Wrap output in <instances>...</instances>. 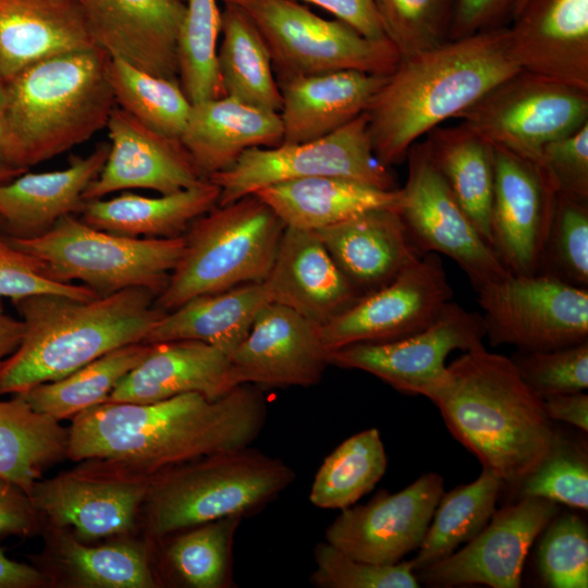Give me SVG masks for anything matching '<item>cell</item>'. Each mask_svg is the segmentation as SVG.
I'll return each mask as SVG.
<instances>
[{"mask_svg": "<svg viewBox=\"0 0 588 588\" xmlns=\"http://www.w3.org/2000/svg\"><path fill=\"white\" fill-rule=\"evenodd\" d=\"M518 499L537 497L588 510V457L584 446L556 432L543 461L515 489Z\"/></svg>", "mask_w": 588, "mask_h": 588, "instance_id": "46", "label": "cell"}, {"mask_svg": "<svg viewBox=\"0 0 588 588\" xmlns=\"http://www.w3.org/2000/svg\"><path fill=\"white\" fill-rule=\"evenodd\" d=\"M493 151L491 247L512 274H535L540 266L556 191L538 163L500 147L493 146Z\"/></svg>", "mask_w": 588, "mask_h": 588, "instance_id": "19", "label": "cell"}, {"mask_svg": "<svg viewBox=\"0 0 588 588\" xmlns=\"http://www.w3.org/2000/svg\"><path fill=\"white\" fill-rule=\"evenodd\" d=\"M287 228L317 231L377 208H399L401 188L381 189L339 176L281 182L257 191Z\"/></svg>", "mask_w": 588, "mask_h": 588, "instance_id": "32", "label": "cell"}, {"mask_svg": "<svg viewBox=\"0 0 588 588\" xmlns=\"http://www.w3.org/2000/svg\"><path fill=\"white\" fill-rule=\"evenodd\" d=\"M261 283L269 303L287 307L319 327L363 296L315 231L287 226Z\"/></svg>", "mask_w": 588, "mask_h": 588, "instance_id": "24", "label": "cell"}, {"mask_svg": "<svg viewBox=\"0 0 588 588\" xmlns=\"http://www.w3.org/2000/svg\"><path fill=\"white\" fill-rule=\"evenodd\" d=\"M486 338L481 314L452 301L427 328L393 341L347 345L328 354V364L366 371L396 391L431 399L448 376L445 359Z\"/></svg>", "mask_w": 588, "mask_h": 588, "instance_id": "13", "label": "cell"}, {"mask_svg": "<svg viewBox=\"0 0 588 588\" xmlns=\"http://www.w3.org/2000/svg\"><path fill=\"white\" fill-rule=\"evenodd\" d=\"M268 303L261 282L199 295L168 311L144 343L194 340L229 356L246 338Z\"/></svg>", "mask_w": 588, "mask_h": 588, "instance_id": "33", "label": "cell"}, {"mask_svg": "<svg viewBox=\"0 0 588 588\" xmlns=\"http://www.w3.org/2000/svg\"><path fill=\"white\" fill-rule=\"evenodd\" d=\"M224 3H235L240 0H222Z\"/></svg>", "mask_w": 588, "mask_h": 588, "instance_id": "62", "label": "cell"}, {"mask_svg": "<svg viewBox=\"0 0 588 588\" xmlns=\"http://www.w3.org/2000/svg\"><path fill=\"white\" fill-rule=\"evenodd\" d=\"M311 3L333 14L360 35L370 39L387 38L376 0H295Z\"/></svg>", "mask_w": 588, "mask_h": 588, "instance_id": "54", "label": "cell"}, {"mask_svg": "<svg viewBox=\"0 0 588 588\" xmlns=\"http://www.w3.org/2000/svg\"><path fill=\"white\" fill-rule=\"evenodd\" d=\"M453 297L439 254L426 253L392 282L362 296L320 327L328 353L358 343H379L431 324Z\"/></svg>", "mask_w": 588, "mask_h": 588, "instance_id": "16", "label": "cell"}, {"mask_svg": "<svg viewBox=\"0 0 588 588\" xmlns=\"http://www.w3.org/2000/svg\"><path fill=\"white\" fill-rule=\"evenodd\" d=\"M149 350L150 343L144 342L121 346L59 380L40 383L19 395L37 413L59 421L73 418L106 402L119 381Z\"/></svg>", "mask_w": 588, "mask_h": 588, "instance_id": "37", "label": "cell"}, {"mask_svg": "<svg viewBox=\"0 0 588 588\" xmlns=\"http://www.w3.org/2000/svg\"><path fill=\"white\" fill-rule=\"evenodd\" d=\"M502 487L494 474L482 468L473 482L443 493L418 552L411 560L414 572L449 556L477 536L495 512Z\"/></svg>", "mask_w": 588, "mask_h": 588, "instance_id": "38", "label": "cell"}, {"mask_svg": "<svg viewBox=\"0 0 588 588\" xmlns=\"http://www.w3.org/2000/svg\"><path fill=\"white\" fill-rule=\"evenodd\" d=\"M242 519L230 516L182 530L167 550L176 577L192 588L232 586L233 542Z\"/></svg>", "mask_w": 588, "mask_h": 588, "instance_id": "42", "label": "cell"}, {"mask_svg": "<svg viewBox=\"0 0 588 588\" xmlns=\"http://www.w3.org/2000/svg\"><path fill=\"white\" fill-rule=\"evenodd\" d=\"M559 512V504L551 500L520 498L514 504L495 510L488 524L465 547L417 571V579L432 587L480 584L518 588L529 549Z\"/></svg>", "mask_w": 588, "mask_h": 588, "instance_id": "17", "label": "cell"}, {"mask_svg": "<svg viewBox=\"0 0 588 588\" xmlns=\"http://www.w3.org/2000/svg\"><path fill=\"white\" fill-rule=\"evenodd\" d=\"M387 454L377 428L340 443L318 468L309 501L319 509L343 510L370 492L387 469Z\"/></svg>", "mask_w": 588, "mask_h": 588, "instance_id": "39", "label": "cell"}, {"mask_svg": "<svg viewBox=\"0 0 588 588\" xmlns=\"http://www.w3.org/2000/svg\"><path fill=\"white\" fill-rule=\"evenodd\" d=\"M454 0H376L385 37L401 59L445 42Z\"/></svg>", "mask_w": 588, "mask_h": 588, "instance_id": "45", "label": "cell"}, {"mask_svg": "<svg viewBox=\"0 0 588 588\" xmlns=\"http://www.w3.org/2000/svg\"><path fill=\"white\" fill-rule=\"evenodd\" d=\"M544 409L551 420H559L588 431V395L584 391L551 394L542 397Z\"/></svg>", "mask_w": 588, "mask_h": 588, "instance_id": "55", "label": "cell"}, {"mask_svg": "<svg viewBox=\"0 0 588 588\" xmlns=\"http://www.w3.org/2000/svg\"><path fill=\"white\" fill-rule=\"evenodd\" d=\"M320 327L296 311L268 303L243 342L229 355V384L311 387L328 364Z\"/></svg>", "mask_w": 588, "mask_h": 588, "instance_id": "20", "label": "cell"}, {"mask_svg": "<svg viewBox=\"0 0 588 588\" xmlns=\"http://www.w3.org/2000/svg\"><path fill=\"white\" fill-rule=\"evenodd\" d=\"M204 179L232 167L248 149L283 142L279 112L229 96L192 103L180 137Z\"/></svg>", "mask_w": 588, "mask_h": 588, "instance_id": "29", "label": "cell"}, {"mask_svg": "<svg viewBox=\"0 0 588 588\" xmlns=\"http://www.w3.org/2000/svg\"><path fill=\"white\" fill-rule=\"evenodd\" d=\"M228 371L229 356L204 342L150 343L144 359L119 381L107 401L146 404L185 393L215 400L231 390Z\"/></svg>", "mask_w": 588, "mask_h": 588, "instance_id": "27", "label": "cell"}, {"mask_svg": "<svg viewBox=\"0 0 588 588\" xmlns=\"http://www.w3.org/2000/svg\"><path fill=\"white\" fill-rule=\"evenodd\" d=\"M56 528V527H54ZM56 554L72 581L88 588H151L157 586L145 550L130 542L87 546L57 528Z\"/></svg>", "mask_w": 588, "mask_h": 588, "instance_id": "40", "label": "cell"}, {"mask_svg": "<svg viewBox=\"0 0 588 588\" xmlns=\"http://www.w3.org/2000/svg\"><path fill=\"white\" fill-rule=\"evenodd\" d=\"M407 180L401 188L399 212L421 254H443L478 289L507 277L492 247L462 209L421 144L406 156Z\"/></svg>", "mask_w": 588, "mask_h": 588, "instance_id": "14", "label": "cell"}, {"mask_svg": "<svg viewBox=\"0 0 588 588\" xmlns=\"http://www.w3.org/2000/svg\"><path fill=\"white\" fill-rule=\"evenodd\" d=\"M310 583L318 588H417L420 583L409 561L373 564L356 560L327 541L314 549Z\"/></svg>", "mask_w": 588, "mask_h": 588, "instance_id": "48", "label": "cell"}, {"mask_svg": "<svg viewBox=\"0 0 588 588\" xmlns=\"http://www.w3.org/2000/svg\"><path fill=\"white\" fill-rule=\"evenodd\" d=\"M519 70L504 27L401 59L365 111L376 157L388 168L403 162L419 137Z\"/></svg>", "mask_w": 588, "mask_h": 588, "instance_id": "2", "label": "cell"}, {"mask_svg": "<svg viewBox=\"0 0 588 588\" xmlns=\"http://www.w3.org/2000/svg\"><path fill=\"white\" fill-rule=\"evenodd\" d=\"M315 232L363 296L392 282L424 255L397 208L371 209Z\"/></svg>", "mask_w": 588, "mask_h": 588, "instance_id": "25", "label": "cell"}, {"mask_svg": "<svg viewBox=\"0 0 588 588\" xmlns=\"http://www.w3.org/2000/svg\"><path fill=\"white\" fill-rule=\"evenodd\" d=\"M427 135L421 144L426 154L479 234L491 246L492 144L463 123L454 127L438 126Z\"/></svg>", "mask_w": 588, "mask_h": 588, "instance_id": "34", "label": "cell"}, {"mask_svg": "<svg viewBox=\"0 0 588 588\" xmlns=\"http://www.w3.org/2000/svg\"><path fill=\"white\" fill-rule=\"evenodd\" d=\"M69 429L19 394L0 401V478L29 494L44 470L66 457Z\"/></svg>", "mask_w": 588, "mask_h": 588, "instance_id": "36", "label": "cell"}, {"mask_svg": "<svg viewBox=\"0 0 588 588\" xmlns=\"http://www.w3.org/2000/svg\"><path fill=\"white\" fill-rule=\"evenodd\" d=\"M108 76L115 103L147 126L180 139L192 102L181 85L110 58Z\"/></svg>", "mask_w": 588, "mask_h": 588, "instance_id": "41", "label": "cell"}, {"mask_svg": "<svg viewBox=\"0 0 588 588\" xmlns=\"http://www.w3.org/2000/svg\"><path fill=\"white\" fill-rule=\"evenodd\" d=\"M42 517L22 488L0 478V538L33 536L39 531Z\"/></svg>", "mask_w": 588, "mask_h": 588, "instance_id": "52", "label": "cell"}, {"mask_svg": "<svg viewBox=\"0 0 588 588\" xmlns=\"http://www.w3.org/2000/svg\"><path fill=\"white\" fill-rule=\"evenodd\" d=\"M537 273L588 286V201L556 193Z\"/></svg>", "mask_w": 588, "mask_h": 588, "instance_id": "44", "label": "cell"}, {"mask_svg": "<svg viewBox=\"0 0 588 588\" xmlns=\"http://www.w3.org/2000/svg\"><path fill=\"white\" fill-rule=\"evenodd\" d=\"M106 127L107 160L85 189V201L134 188L170 194L207 180L180 139L155 131L122 108H113Z\"/></svg>", "mask_w": 588, "mask_h": 588, "instance_id": "22", "label": "cell"}, {"mask_svg": "<svg viewBox=\"0 0 588 588\" xmlns=\"http://www.w3.org/2000/svg\"><path fill=\"white\" fill-rule=\"evenodd\" d=\"M430 401L451 434L512 489L543 461L558 432L542 396L512 359L483 343L448 365L446 379Z\"/></svg>", "mask_w": 588, "mask_h": 588, "instance_id": "3", "label": "cell"}, {"mask_svg": "<svg viewBox=\"0 0 588 588\" xmlns=\"http://www.w3.org/2000/svg\"><path fill=\"white\" fill-rule=\"evenodd\" d=\"M530 0H516L514 7H513V14L514 16H516L524 8L525 5L529 2Z\"/></svg>", "mask_w": 588, "mask_h": 588, "instance_id": "60", "label": "cell"}, {"mask_svg": "<svg viewBox=\"0 0 588 588\" xmlns=\"http://www.w3.org/2000/svg\"><path fill=\"white\" fill-rule=\"evenodd\" d=\"M91 462L36 481L28 494L34 506L53 527H72L82 541L131 532L151 477L109 461Z\"/></svg>", "mask_w": 588, "mask_h": 588, "instance_id": "15", "label": "cell"}, {"mask_svg": "<svg viewBox=\"0 0 588 588\" xmlns=\"http://www.w3.org/2000/svg\"><path fill=\"white\" fill-rule=\"evenodd\" d=\"M456 118L493 146L538 163L547 144L588 122V90L519 70Z\"/></svg>", "mask_w": 588, "mask_h": 588, "instance_id": "11", "label": "cell"}, {"mask_svg": "<svg viewBox=\"0 0 588 588\" xmlns=\"http://www.w3.org/2000/svg\"><path fill=\"white\" fill-rule=\"evenodd\" d=\"M26 171L27 170L21 168L0 164V183L8 182Z\"/></svg>", "mask_w": 588, "mask_h": 588, "instance_id": "58", "label": "cell"}, {"mask_svg": "<svg viewBox=\"0 0 588 588\" xmlns=\"http://www.w3.org/2000/svg\"><path fill=\"white\" fill-rule=\"evenodd\" d=\"M538 549V569L552 588L588 587V529L575 514L555 516Z\"/></svg>", "mask_w": 588, "mask_h": 588, "instance_id": "47", "label": "cell"}, {"mask_svg": "<svg viewBox=\"0 0 588 588\" xmlns=\"http://www.w3.org/2000/svg\"><path fill=\"white\" fill-rule=\"evenodd\" d=\"M507 28L520 70L588 90V0H530Z\"/></svg>", "mask_w": 588, "mask_h": 588, "instance_id": "23", "label": "cell"}, {"mask_svg": "<svg viewBox=\"0 0 588 588\" xmlns=\"http://www.w3.org/2000/svg\"><path fill=\"white\" fill-rule=\"evenodd\" d=\"M5 237L39 258L51 279L62 283L81 281L100 297L131 287L159 294L184 248V236H123L95 229L75 215L62 217L37 237Z\"/></svg>", "mask_w": 588, "mask_h": 588, "instance_id": "8", "label": "cell"}, {"mask_svg": "<svg viewBox=\"0 0 588 588\" xmlns=\"http://www.w3.org/2000/svg\"><path fill=\"white\" fill-rule=\"evenodd\" d=\"M296 479L280 458L250 445L206 455L151 476L144 502L155 539L211 520L258 512Z\"/></svg>", "mask_w": 588, "mask_h": 588, "instance_id": "6", "label": "cell"}, {"mask_svg": "<svg viewBox=\"0 0 588 588\" xmlns=\"http://www.w3.org/2000/svg\"><path fill=\"white\" fill-rule=\"evenodd\" d=\"M0 164L8 166L7 164L5 128H4V122H3L1 112H0Z\"/></svg>", "mask_w": 588, "mask_h": 588, "instance_id": "59", "label": "cell"}, {"mask_svg": "<svg viewBox=\"0 0 588 588\" xmlns=\"http://www.w3.org/2000/svg\"><path fill=\"white\" fill-rule=\"evenodd\" d=\"M476 292L493 346L547 351L588 341L587 287L544 273H510Z\"/></svg>", "mask_w": 588, "mask_h": 588, "instance_id": "12", "label": "cell"}, {"mask_svg": "<svg viewBox=\"0 0 588 588\" xmlns=\"http://www.w3.org/2000/svg\"><path fill=\"white\" fill-rule=\"evenodd\" d=\"M100 48L29 65L4 82L7 164L28 170L85 143L106 127L115 107Z\"/></svg>", "mask_w": 588, "mask_h": 588, "instance_id": "5", "label": "cell"}, {"mask_svg": "<svg viewBox=\"0 0 588 588\" xmlns=\"http://www.w3.org/2000/svg\"><path fill=\"white\" fill-rule=\"evenodd\" d=\"M284 229L256 194L215 206L183 235V253L155 305L168 313L199 295L262 282Z\"/></svg>", "mask_w": 588, "mask_h": 588, "instance_id": "7", "label": "cell"}, {"mask_svg": "<svg viewBox=\"0 0 588 588\" xmlns=\"http://www.w3.org/2000/svg\"><path fill=\"white\" fill-rule=\"evenodd\" d=\"M443 493L444 478L434 471L399 492L382 490L366 504L341 510L326 541L359 561L399 563L420 547Z\"/></svg>", "mask_w": 588, "mask_h": 588, "instance_id": "18", "label": "cell"}, {"mask_svg": "<svg viewBox=\"0 0 588 588\" xmlns=\"http://www.w3.org/2000/svg\"><path fill=\"white\" fill-rule=\"evenodd\" d=\"M23 332V321L8 315L0 304V363L17 348Z\"/></svg>", "mask_w": 588, "mask_h": 588, "instance_id": "57", "label": "cell"}, {"mask_svg": "<svg viewBox=\"0 0 588 588\" xmlns=\"http://www.w3.org/2000/svg\"><path fill=\"white\" fill-rule=\"evenodd\" d=\"M46 581L36 567L10 559L0 548V588H35Z\"/></svg>", "mask_w": 588, "mask_h": 588, "instance_id": "56", "label": "cell"}, {"mask_svg": "<svg viewBox=\"0 0 588 588\" xmlns=\"http://www.w3.org/2000/svg\"><path fill=\"white\" fill-rule=\"evenodd\" d=\"M217 65L224 96L279 112L281 90L268 47L247 14L234 3L221 13Z\"/></svg>", "mask_w": 588, "mask_h": 588, "instance_id": "35", "label": "cell"}, {"mask_svg": "<svg viewBox=\"0 0 588 588\" xmlns=\"http://www.w3.org/2000/svg\"><path fill=\"white\" fill-rule=\"evenodd\" d=\"M157 295L131 287L90 301L58 294L12 301L24 332L0 363V396L59 380L108 352L144 342L167 314L155 305Z\"/></svg>", "mask_w": 588, "mask_h": 588, "instance_id": "4", "label": "cell"}, {"mask_svg": "<svg viewBox=\"0 0 588 588\" xmlns=\"http://www.w3.org/2000/svg\"><path fill=\"white\" fill-rule=\"evenodd\" d=\"M4 100H5L4 81L2 79L1 74H0V112H2Z\"/></svg>", "mask_w": 588, "mask_h": 588, "instance_id": "61", "label": "cell"}, {"mask_svg": "<svg viewBox=\"0 0 588 588\" xmlns=\"http://www.w3.org/2000/svg\"><path fill=\"white\" fill-rule=\"evenodd\" d=\"M522 379L540 396L588 388V341L547 351H519L511 357Z\"/></svg>", "mask_w": 588, "mask_h": 588, "instance_id": "49", "label": "cell"}, {"mask_svg": "<svg viewBox=\"0 0 588 588\" xmlns=\"http://www.w3.org/2000/svg\"><path fill=\"white\" fill-rule=\"evenodd\" d=\"M538 164L556 193L588 201V122L547 144Z\"/></svg>", "mask_w": 588, "mask_h": 588, "instance_id": "51", "label": "cell"}, {"mask_svg": "<svg viewBox=\"0 0 588 588\" xmlns=\"http://www.w3.org/2000/svg\"><path fill=\"white\" fill-rule=\"evenodd\" d=\"M96 47L152 75L179 81L181 0H76Z\"/></svg>", "mask_w": 588, "mask_h": 588, "instance_id": "21", "label": "cell"}, {"mask_svg": "<svg viewBox=\"0 0 588 588\" xmlns=\"http://www.w3.org/2000/svg\"><path fill=\"white\" fill-rule=\"evenodd\" d=\"M38 294H58L81 301L100 297L85 285L51 279L39 258L17 248L0 234V297L16 301Z\"/></svg>", "mask_w": 588, "mask_h": 588, "instance_id": "50", "label": "cell"}, {"mask_svg": "<svg viewBox=\"0 0 588 588\" xmlns=\"http://www.w3.org/2000/svg\"><path fill=\"white\" fill-rule=\"evenodd\" d=\"M388 75L335 71L278 82L283 144L324 137L369 107Z\"/></svg>", "mask_w": 588, "mask_h": 588, "instance_id": "28", "label": "cell"}, {"mask_svg": "<svg viewBox=\"0 0 588 588\" xmlns=\"http://www.w3.org/2000/svg\"><path fill=\"white\" fill-rule=\"evenodd\" d=\"M177 45L179 81L192 103L224 96L217 65V0H186Z\"/></svg>", "mask_w": 588, "mask_h": 588, "instance_id": "43", "label": "cell"}, {"mask_svg": "<svg viewBox=\"0 0 588 588\" xmlns=\"http://www.w3.org/2000/svg\"><path fill=\"white\" fill-rule=\"evenodd\" d=\"M516 0H454L449 40L461 39L497 27V22L513 10Z\"/></svg>", "mask_w": 588, "mask_h": 588, "instance_id": "53", "label": "cell"}, {"mask_svg": "<svg viewBox=\"0 0 588 588\" xmlns=\"http://www.w3.org/2000/svg\"><path fill=\"white\" fill-rule=\"evenodd\" d=\"M0 228H1V219H0Z\"/></svg>", "mask_w": 588, "mask_h": 588, "instance_id": "63", "label": "cell"}, {"mask_svg": "<svg viewBox=\"0 0 588 588\" xmlns=\"http://www.w3.org/2000/svg\"><path fill=\"white\" fill-rule=\"evenodd\" d=\"M258 387L218 399L185 393L155 403L103 402L72 418L66 457L103 460L154 476L206 455L250 445L267 419Z\"/></svg>", "mask_w": 588, "mask_h": 588, "instance_id": "1", "label": "cell"}, {"mask_svg": "<svg viewBox=\"0 0 588 588\" xmlns=\"http://www.w3.org/2000/svg\"><path fill=\"white\" fill-rule=\"evenodd\" d=\"M314 176L397 188L390 168L373 152L366 112L321 138L248 149L232 167L208 180L220 188L218 205H226L273 184Z\"/></svg>", "mask_w": 588, "mask_h": 588, "instance_id": "10", "label": "cell"}, {"mask_svg": "<svg viewBox=\"0 0 588 588\" xmlns=\"http://www.w3.org/2000/svg\"><path fill=\"white\" fill-rule=\"evenodd\" d=\"M261 34L278 82L335 71L389 75L401 57L388 38L370 39L295 0L235 2Z\"/></svg>", "mask_w": 588, "mask_h": 588, "instance_id": "9", "label": "cell"}, {"mask_svg": "<svg viewBox=\"0 0 588 588\" xmlns=\"http://www.w3.org/2000/svg\"><path fill=\"white\" fill-rule=\"evenodd\" d=\"M220 188L210 180L158 197L124 193L85 201L81 219L110 233L147 238L183 236L189 225L218 205Z\"/></svg>", "mask_w": 588, "mask_h": 588, "instance_id": "31", "label": "cell"}, {"mask_svg": "<svg viewBox=\"0 0 588 588\" xmlns=\"http://www.w3.org/2000/svg\"><path fill=\"white\" fill-rule=\"evenodd\" d=\"M96 47L76 0H0V74Z\"/></svg>", "mask_w": 588, "mask_h": 588, "instance_id": "30", "label": "cell"}, {"mask_svg": "<svg viewBox=\"0 0 588 588\" xmlns=\"http://www.w3.org/2000/svg\"><path fill=\"white\" fill-rule=\"evenodd\" d=\"M108 151L109 143H101L85 157H71L64 169L26 171L0 183L1 234L22 240L37 237L62 217L79 213L84 192L101 171Z\"/></svg>", "mask_w": 588, "mask_h": 588, "instance_id": "26", "label": "cell"}]
</instances>
